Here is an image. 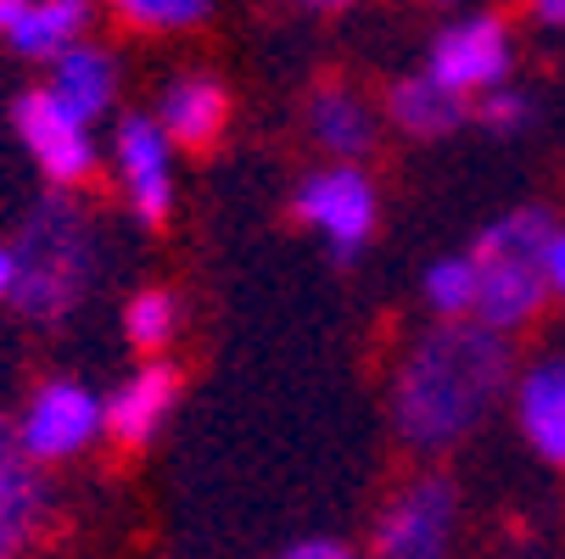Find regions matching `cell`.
Instances as JSON below:
<instances>
[{"label":"cell","instance_id":"8","mask_svg":"<svg viewBox=\"0 0 565 559\" xmlns=\"http://www.w3.org/2000/svg\"><path fill=\"white\" fill-rule=\"evenodd\" d=\"M459 526V493L448 475H420L409 482L375 520V553L386 559H437L448 553Z\"/></svg>","mask_w":565,"mask_h":559},{"label":"cell","instance_id":"9","mask_svg":"<svg viewBox=\"0 0 565 559\" xmlns=\"http://www.w3.org/2000/svg\"><path fill=\"white\" fill-rule=\"evenodd\" d=\"M426 73L443 78L448 90H459L465 101L481 96V90H493V85H504V73H510V29H504V18L476 12V18L448 23L431 40Z\"/></svg>","mask_w":565,"mask_h":559},{"label":"cell","instance_id":"23","mask_svg":"<svg viewBox=\"0 0 565 559\" xmlns=\"http://www.w3.org/2000/svg\"><path fill=\"white\" fill-rule=\"evenodd\" d=\"M548 291L565 297V229L548 235Z\"/></svg>","mask_w":565,"mask_h":559},{"label":"cell","instance_id":"25","mask_svg":"<svg viewBox=\"0 0 565 559\" xmlns=\"http://www.w3.org/2000/svg\"><path fill=\"white\" fill-rule=\"evenodd\" d=\"M12 280H18V258L12 247H0V302H12Z\"/></svg>","mask_w":565,"mask_h":559},{"label":"cell","instance_id":"24","mask_svg":"<svg viewBox=\"0 0 565 559\" xmlns=\"http://www.w3.org/2000/svg\"><path fill=\"white\" fill-rule=\"evenodd\" d=\"M532 18L543 29H565V0H532Z\"/></svg>","mask_w":565,"mask_h":559},{"label":"cell","instance_id":"4","mask_svg":"<svg viewBox=\"0 0 565 559\" xmlns=\"http://www.w3.org/2000/svg\"><path fill=\"white\" fill-rule=\"evenodd\" d=\"M12 431L34 464H67L107 437V397L73 375H56V380L34 386V397L12 420Z\"/></svg>","mask_w":565,"mask_h":559},{"label":"cell","instance_id":"15","mask_svg":"<svg viewBox=\"0 0 565 559\" xmlns=\"http://www.w3.org/2000/svg\"><path fill=\"white\" fill-rule=\"evenodd\" d=\"M7 40L18 56L51 62L67 45L90 40V0H23V12L7 23Z\"/></svg>","mask_w":565,"mask_h":559},{"label":"cell","instance_id":"5","mask_svg":"<svg viewBox=\"0 0 565 559\" xmlns=\"http://www.w3.org/2000/svg\"><path fill=\"white\" fill-rule=\"evenodd\" d=\"M12 129H18L23 151L34 157L40 174L56 191H78V185L96 180V135H90V118H78L51 85L18 96Z\"/></svg>","mask_w":565,"mask_h":559},{"label":"cell","instance_id":"11","mask_svg":"<svg viewBox=\"0 0 565 559\" xmlns=\"http://www.w3.org/2000/svg\"><path fill=\"white\" fill-rule=\"evenodd\" d=\"M174 397H180V369L174 364H140L135 375L118 380V391L107 397V437L118 448H146L157 437V426L169 420L174 409Z\"/></svg>","mask_w":565,"mask_h":559},{"label":"cell","instance_id":"18","mask_svg":"<svg viewBox=\"0 0 565 559\" xmlns=\"http://www.w3.org/2000/svg\"><path fill=\"white\" fill-rule=\"evenodd\" d=\"M174 331H180V297H174V291L146 286V291L129 297V308H124V336H129V347H140V353H169Z\"/></svg>","mask_w":565,"mask_h":559},{"label":"cell","instance_id":"10","mask_svg":"<svg viewBox=\"0 0 565 559\" xmlns=\"http://www.w3.org/2000/svg\"><path fill=\"white\" fill-rule=\"evenodd\" d=\"M40 470L45 464L23 453L12 420H0V559L23 553L51 520V487Z\"/></svg>","mask_w":565,"mask_h":559},{"label":"cell","instance_id":"6","mask_svg":"<svg viewBox=\"0 0 565 559\" xmlns=\"http://www.w3.org/2000/svg\"><path fill=\"white\" fill-rule=\"evenodd\" d=\"M291 207H297V218H302L313 235H326V247H331L342 264H353V258L364 252V241L375 235V218H381L375 185L348 163V157H337L331 169L308 174V180L297 185Z\"/></svg>","mask_w":565,"mask_h":559},{"label":"cell","instance_id":"12","mask_svg":"<svg viewBox=\"0 0 565 559\" xmlns=\"http://www.w3.org/2000/svg\"><path fill=\"white\" fill-rule=\"evenodd\" d=\"M118 85H124V73H118V56L96 40H78L67 45L62 56H51V90L78 112V118H102L113 101H118Z\"/></svg>","mask_w":565,"mask_h":559},{"label":"cell","instance_id":"7","mask_svg":"<svg viewBox=\"0 0 565 559\" xmlns=\"http://www.w3.org/2000/svg\"><path fill=\"white\" fill-rule=\"evenodd\" d=\"M113 174L140 224H163L174 213V140L163 118H124L113 135Z\"/></svg>","mask_w":565,"mask_h":559},{"label":"cell","instance_id":"20","mask_svg":"<svg viewBox=\"0 0 565 559\" xmlns=\"http://www.w3.org/2000/svg\"><path fill=\"white\" fill-rule=\"evenodd\" d=\"M426 302L443 319H465L476 308V264L470 258H437L426 269Z\"/></svg>","mask_w":565,"mask_h":559},{"label":"cell","instance_id":"19","mask_svg":"<svg viewBox=\"0 0 565 559\" xmlns=\"http://www.w3.org/2000/svg\"><path fill=\"white\" fill-rule=\"evenodd\" d=\"M118 23L140 29V34H180V29H196L207 23L213 0H113Z\"/></svg>","mask_w":565,"mask_h":559},{"label":"cell","instance_id":"27","mask_svg":"<svg viewBox=\"0 0 565 559\" xmlns=\"http://www.w3.org/2000/svg\"><path fill=\"white\" fill-rule=\"evenodd\" d=\"M308 7H319V12H342V7H353V0H308Z\"/></svg>","mask_w":565,"mask_h":559},{"label":"cell","instance_id":"16","mask_svg":"<svg viewBox=\"0 0 565 559\" xmlns=\"http://www.w3.org/2000/svg\"><path fill=\"white\" fill-rule=\"evenodd\" d=\"M386 112L403 135H415V140H443L465 123V96L448 90L443 78L431 73H415V78H403V85H392L386 96Z\"/></svg>","mask_w":565,"mask_h":559},{"label":"cell","instance_id":"1","mask_svg":"<svg viewBox=\"0 0 565 559\" xmlns=\"http://www.w3.org/2000/svg\"><path fill=\"white\" fill-rule=\"evenodd\" d=\"M510 380H515V364H510L504 331L481 325V319L476 325L443 319L397 364L392 426L415 453H448L493 415Z\"/></svg>","mask_w":565,"mask_h":559},{"label":"cell","instance_id":"13","mask_svg":"<svg viewBox=\"0 0 565 559\" xmlns=\"http://www.w3.org/2000/svg\"><path fill=\"white\" fill-rule=\"evenodd\" d=\"M515 420L537 459L565 464V358H548L521 375L515 386Z\"/></svg>","mask_w":565,"mask_h":559},{"label":"cell","instance_id":"14","mask_svg":"<svg viewBox=\"0 0 565 559\" xmlns=\"http://www.w3.org/2000/svg\"><path fill=\"white\" fill-rule=\"evenodd\" d=\"M157 118H163L169 140L174 146H213L224 135V118H230V96L213 73H180L174 85L163 90V107H157Z\"/></svg>","mask_w":565,"mask_h":559},{"label":"cell","instance_id":"3","mask_svg":"<svg viewBox=\"0 0 565 559\" xmlns=\"http://www.w3.org/2000/svg\"><path fill=\"white\" fill-rule=\"evenodd\" d=\"M548 213L543 207H521L493 218L488 229L476 235L470 264H476V319L493 331H526L548 291Z\"/></svg>","mask_w":565,"mask_h":559},{"label":"cell","instance_id":"26","mask_svg":"<svg viewBox=\"0 0 565 559\" xmlns=\"http://www.w3.org/2000/svg\"><path fill=\"white\" fill-rule=\"evenodd\" d=\"M23 12V0H0V34H7V23Z\"/></svg>","mask_w":565,"mask_h":559},{"label":"cell","instance_id":"21","mask_svg":"<svg viewBox=\"0 0 565 559\" xmlns=\"http://www.w3.org/2000/svg\"><path fill=\"white\" fill-rule=\"evenodd\" d=\"M476 118L488 123L493 135H515V129H526V118H532V101H526L521 90H504V85H493V90H481V101H476Z\"/></svg>","mask_w":565,"mask_h":559},{"label":"cell","instance_id":"2","mask_svg":"<svg viewBox=\"0 0 565 559\" xmlns=\"http://www.w3.org/2000/svg\"><path fill=\"white\" fill-rule=\"evenodd\" d=\"M12 258H18L12 302L29 319H40V325H56V319H67L85 302L96 264H102V241H96L90 213L73 196H45L34 218L23 224Z\"/></svg>","mask_w":565,"mask_h":559},{"label":"cell","instance_id":"17","mask_svg":"<svg viewBox=\"0 0 565 559\" xmlns=\"http://www.w3.org/2000/svg\"><path fill=\"white\" fill-rule=\"evenodd\" d=\"M308 129H313V140L326 146L331 157H348V163L375 146V112H370V101L353 96V90H342V85L319 90L308 101Z\"/></svg>","mask_w":565,"mask_h":559},{"label":"cell","instance_id":"22","mask_svg":"<svg viewBox=\"0 0 565 559\" xmlns=\"http://www.w3.org/2000/svg\"><path fill=\"white\" fill-rule=\"evenodd\" d=\"M291 559H348V542L342 537H302V542H291Z\"/></svg>","mask_w":565,"mask_h":559}]
</instances>
